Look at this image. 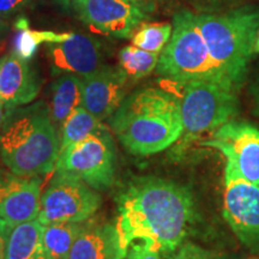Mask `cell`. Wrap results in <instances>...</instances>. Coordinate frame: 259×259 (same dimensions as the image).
Segmentation results:
<instances>
[{"instance_id":"25","label":"cell","mask_w":259,"mask_h":259,"mask_svg":"<svg viewBox=\"0 0 259 259\" xmlns=\"http://www.w3.org/2000/svg\"><path fill=\"white\" fill-rule=\"evenodd\" d=\"M126 259H161V255L145 242L135 241L130 245Z\"/></svg>"},{"instance_id":"34","label":"cell","mask_w":259,"mask_h":259,"mask_svg":"<svg viewBox=\"0 0 259 259\" xmlns=\"http://www.w3.org/2000/svg\"><path fill=\"white\" fill-rule=\"evenodd\" d=\"M218 259H233L232 257H228V255H220V257Z\"/></svg>"},{"instance_id":"24","label":"cell","mask_w":259,"mask_h":259,"mask_svg":"<svg viewBox=\"0 0 259 259\" xmlns=\"http://www.w3.org/2000/svg\"><path fill=\"white\" fill-rule=\"evenodd\" d=\"M218 252H213L202 246L185 241L178 250L170 255L169 259H218Z\"/></svg>"},{"instance_id":"26","label":"cell","mask_w":259,"mask_h":259,"mask_svg":"<svg viewBox=\"0 0 259 259\" xmlns=\"http://www.w3.org/2000/svg\"><path fill=\"white\" fill-rule=\"evenodd\" d=\"M30 0H0V12L3 15H11L24 9Z\"/></svg>"},{"instance_id":"14","label":"cell","mask_w":259,"mask_h":259,"mask_svg":"<svg viewBox=\"0 0 259 259\" xmlns=\"http://www.w3.org/2000/svg\"><path fill=\"white\" fill-rule=\"evenodd\" d=\"M127 74L120 66H103L83 78L82 106L100 120L112 118L125 99Z\"/></svg>"},{"instance_id":"23","label":"cell","mask_w":259,"mask_h":259,"mask_svg":"<svg viewBox=\"0 0 259 259\" xmlns=\"http://www.w3.org/2000/svg\"><path fill=\"white\" fill-rule=\"evenodd\" d=\"M71 34H57L52 31H35L27 25L19 28L17 36L15 38L14 53L25 60H30L36 53L38 46L44 42L47 44H58L66 40Z\"/></svg>"},{"instance_id":"28","label":"cell","mask_w":259,"mask_h":259,"mask_svg":"<svg viewBox=\"0 0 259 259\" xmlns=\"http://www.w3.org/2000/svg\"><path fill=\"white\" fill-rule=\"evenodd\" d=\"M127 2L134 4L147 16L153 14L157 6V0H127Z\"/></svg>"},{"instance_id":"12","label":"cell","mask_w":259,"mask_h":259,"mask_svg":"<svg viewBox=\"0 0 259 259\" xmlns=\"http://www.w3.org/2000/svg\"><path fill=\"white\" fill-rule=\"evenodd\" d=\"M40 177L0 170V218L10 226L37 220L41 210Z\"/></svg>"},{"instance_id":"29","label":"cell","mask_w":259,"mask_h":259,"mask_svg":"<svg viewBox=\"0 0 259 259\" xmlns=\"http://www.w3.org/2000/svg\"><path fill=\"white\" fill-rule=\"evenodd\" d=\"M252 96H253V103H254V113L259 116V82L252 87Z\"/></svg>"},{"instance_id":"7","label":"cell","mask_w":259,"mask_h":259,"mask_svg":"<svg viewBox=\"0 0 259 259\" xmlns=\"http://www.w3.org/2000/svg\"><path fill=\"white\" fill-rule=\"evenodd\" d=\"M54 170L78 178L94 190L112 187L116 177V150L109 130L60 151Z\"/></svg>"},{"instance_id":"1","label":"cell","mask_w":259,"mask_h":259,"mask_svg":"<svg viewBox=\"0 0 259 259\" xmlns=\"http://www.w3.org/2000/svg\"><path fill=\"white\" fill-rule=\"evenodd\" d=\"M116 227L126 247L142 241L158 253L171 255L197 222L189 187L157 177H134L115 196Z\"/></svg>"},{"instance_id":"36","label":"cell","mask_w":259,"mask_h":259,"mask_svg":"<svg viewBox=\"0 0 259 259\" xmlns=\"http://www.w3.org/2000/svg\"><path fill=\"white\" fill-rule=\"evenodd\" d=\"M209 2H220V0H209Z\"/></svg>"},{"instance_id":"27","label":"cell","mask_w":259,"mask_h":259,"mask_svg":"<svg viewBox=\"0 0 259 259\" xmlns=\"http://www.w3.org/2000/svg\"><path fill=\"white\" fill-rule=\"evenodd\" d=\"M11 228L12 226H10L5 220L0 218V259H6V248H8Z\"/></svg>"},{"instance_id":"5","label":"cell","mask_w":259,"mask_h":259,"mask_svg":"<svg viewBox=\"0 0 259 259\" xmlns=\"http://www.w3.org/2000/svg\"><path fill=\"white\" fill-rule=\"evenodd\" d=\"M156 71L170 82L210 80L233 89L210 56L196 15L187 10L174 15L170 40L161 52Z\"/></svg>"},{"instance_id":"8","label":"cell","mask_w":259,"mask_h":259,"mask_svg":"<svg viewBox=\"0 0 259 259\" xmlns=\"http://www.w3.org/2000/svg\"><path fill=\"white\" fill-rule=\"evenodd\" d=\"M102 204V198L83 180L56 171L45 191L37 221L42 226L53 223H83L92 218Z\"/></svg>"},{"instance_id":"22","label":"cell","mask_w":259,"mask_h":259,"mask_svg":"<svg viewBox=\"0 0 259 259\" xmlns=\"http://www.w3.org/2000/svg\"><path fill=\"white\" fill-rule=\"evenodd\" d=\"M173 24L141 23L131 36L132 45L141 50L161 54L170 40Z\"/></svg>"},{"instance_id":"30","label":"cell","mask_w":259,"mask_h":259,"mask_svg":"<svg viewBox=\"0 0 259 259\" xmlns=\"http://www.w3.org/2000/svg\"><path fill=\"white\" fill-rule=\"evenodd\" d=\"M8 113H9V108H6V107L3 105L2 102H0V132H2L3 126H4V122L6 120V116H8Z\"/></svg>"},{"instance_id":"33","label":"cell","mask_w":259,"mask_h":259,"mask_svg":"<svg viewBox=\"0 0 259 259\" xmlns=\"http://www.w3.org/2000/svg\"><path fill=\"white\" fill-rule=\"evenodd\" d=\"M254 52H258L259 53V35L257 37V41H255V47H254Z\"/></svg>"},{"instance_id":"20","label":"cell","mask_w":259,"mask_h":259,"mask_svg":"<svg viewBox=\"0 0 259 259\" xmlns=\"http://www.w3.org/2000/svg\"><path fill=\"white\" fill-rule=\"evenodd\" d=\"M83 223H53L44 226L42 241L47 259H70L71 251Z\"/></svg>"},{"instance_id":"31","label":"cell","mask_w":259,"mask_h":259,"mask_svg":"<svg viewBox=\"0 0 259 259\" xmlns=\"http://www.w3.org/2000/svg\"><path fill=\"white\" fill-rule=\"evenodd\" d=\"M8 31V22L5 21V15L0 12V36Z\"/></svg>"},{"instance_id":"2","label":"cell","mask_w":259,"mask_h":259,"mask_svg":"<svg viewBox=\"0 0 259 259\" xmlns=\"http://www.w3.org/2000/svg\"><path fill=\"white\" fill-rule=\"evenodd\" d=\"M111 127L128 153L139 156L160 153L183 135L179 100L161 88L137 90L125 97L112 115Z\"/></svg>"},{"instance_id":"18","label":"cell","mask_w":259,"mask_h":259,"mask_svg":"<svg viewBox=\"0 0 259 259\" xmlns=\"http://www.w3.org/2000/svg\"><path fill=\"white\" fill-rule=\"evenodd\" d=\"M83 78L76 74H61L52 84L51 116L54 124L63 125L74 109L82 106Z\"/></svg>"},{"instance_id":"9","label":"cell","mask_w":259,"mask_h":259,"mask_svg":"<svg viewBox=\"0 0 259 259\" xmlns=\"http://www.w3.org/2000/svg\"><path fill=\"white\" fill-rule=\"evenodd\" d=\"M202 145L218 149L225 155V177L240 178L259 187V130L255 126L231 120Z\"/></svg>"},{"instance_id":"13","label":"cell","mask_w":259,"mask_h":259,"mask_svg":"<svg viewBox=\"0 0 259 259\" xmlns=\"http://www.w3.org/2000/svg\"><path fill=\"white\" fill-rule=\"evenodd\" d=\"M48 58L53 74H76L85 78L103 66L101 44L95 38L71 34L66 40L48 44Z\"/></svg>"},{"instance_id":"21","label":"cell","mask_w":259,"mask_h":259,"mask_svg":"<svg viewBox=\"0 0 259 259\" xmlns=\"http://www.w3.org/2000/svg\"><path fill=\"white\" fill-rule=\"evenodd\" d=\"M160 54L141 50V48L126 46L119 52V66L125 71L128 78L141 79L147 77L157 67Z\"/></svg>"},{"instance_id":"16","label":"cell","mask_w":259,"mask_h":259,"mask_svg":"<svg viewBox=\"0 0 259 259\" xmlns=\"http://www.w3.org/2000/svg\"><path fill=\"white\" fill-rule=\"evenodd\" d=\"M127 251L116 223L83 225L70 259H125Z\"/></svg>"},{"instance_id":"35","label":"cell","mask_w":259,"mask_h":259,"mask_svg":"<svg viewBox=\"0 0 259 259\" xmlns=\"http://www.w3.org/2000/svg\"><path fill=\"white\" fill-rule=\"evenodd\" d=\"M247 259H259V257H250V258H247Z\"/></svg>"},{"instance_id":"17","label":"cell","mask_w":259,"mask_h":259,"mask_svg":"<svg viewBox=\"0 0 259 259\" xmlns=\"http://www.w3.org/2000/svg\"><path fill=\"white\" fill-rule=\"evenodd\" d=\"M42 232L44 226L37 220L12 227L6 248V259H47Z\"/></svg>"},{"instance_id":"19","label":"cell","mask_w":259,"mask_h":259,"mask_svg":"<svg viewBox=\"0 0 259 259\" xmlns=\"http://www.w3.org/2000/svg\"><path fill=\"white\" fill-rule=\"evenodd\" d=\"M106 130L108 128L106 127L105 124H102V120H100L88 109L80 106L74 109L61 125L59 136L60 151L65 150L67 147L77 143V142L83 141L89 136L106 131Z\"/></svg>"},{"instance_id":"11","label":"cell","mask_w":259,"mask_h":259,"mask_svg":"<svg viewBox=\"0 0 259 259\" xmlns=\"http://www.w3.org/2000/svg\"><path fill=\"white\" fill-rule=\"evenodd\" d=\"M79 18L94 30L118 38H131L143 19V11L127 0H73Z\"/></svg>"},{"instance_id":"10","label":"cell","mask_w":259,"mask_h":259,"mask_svg":"<svg viewBox=\"0 0 259 259\" xmlns=\"http://www.w3.org/2000/svg\"><path fill=\"white\" fill-rule=\"evenodd\" d=\"M223 216L239 240L259 254V187L240 178L225 177Z\"/></svg>"},{"instance_id":"32","label":"cell","mask_w":259,"mask_h":259,"mask_svg":"<svg viewBox=\"0 0 259 259\" xmlns=\"http://www.w3.org/2000/svg\"><path fill=\"white\" fill-rule=\"evenodd\" d=\"M57 2H59L61 5H64V6H69L71 3L73 2V0H57Z\"/></svg>"},{"instance_id":"4","label":"cell","mask_w":259,"mask_h":259,"mask_svg":"<svg viewBox=\"0 0 259 259\" xmlns=\"http://www.w3.org/2000/svg\"><path fill=\"white\" fill-rule=\"evenodd\" d=\"M210 56L239 92L259 35V6H242L226 14L196 15Z\"/></svg>"},{"instance_id":"3","label":"cell","mask_w":259,"mask_h":259,"mask_svg":"<svg viewBox=\"0 0 259 259\" xmlns=\"http://www.w3.org/2000/svg\"><path fill=\"white\" fill-rule=\"evenodd\" d=\"M59 153L60 137L46 103L9 109L0 132V157L9 170L24 177L48 174Z\"/></svg>"},{"instance_id":"15","label":"cell","mask_w":259,"mask_h":259,"mask_svg":"<svg viewBox=\"0 0 259 259\" xmlns=\"http://www.w3.org/2000/svg\"><path fill=\"white\" fill-rule=\"evenodd\" d=\"M41 79L28 60L10 53L0 59V102L12 109L27 106L38 96Z\"/></svg>"},{"instance_id":"6","label":"cell","mask_w":259,"mask_h":259,"mask_svg":"<svg viewBox=\"0 0 259 259\" xmlns=\"http://www.w3.org/2000/svg\"><path fill=\"white\" fill-rule=\"evenodd\" d=\"M168 82L173 85L169 92L179 100L183 119V135L177 142L178 153L203 135L215 132L238 113V92L228 87L210 80Z\"/></svg>"}]
</instances>
